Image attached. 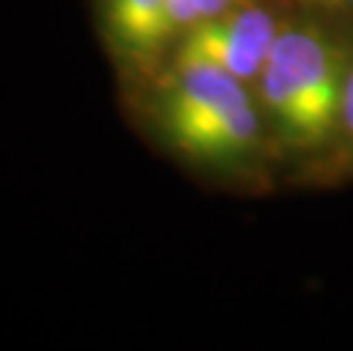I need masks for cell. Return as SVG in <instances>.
<instances>
[{"mask_svg":"<svg viewBox=\"0 0 353 351\" xmlns=\"http://www.w3.org/2000/svg\"><path fill=\"white\" fill-rule=\"evenodd\" d=\"M296 7L290 0H239L180 34L169 59L212 64L253 87Z\"/></svg>","mask_w":353,"mask_h":351,"instance_id":"3957f363","label":"cell"},{"mask_svg":"<svg viewBox=\"0 0 353 351\" xmlns=\"http://www.w3.org/2000/svg\"><path fill=\"white\" fill-rule=\"evenodd\" d=\"M89 14L117 92L151 78L169 59L176 39L169 0H89Z\"/></svg>","mask_w":353,"mask_h":351,"instance_id":"277c9868","label":"cell"},{"mask_svg":"<svg viewBox=\"0 0 353 351\" xmlns=\"http://www.w3.org/2000/svg\"><path fill=\"white\" fill-rule=\"evenodd\" d=\"M347 185H353V53L344 78L335 139L312 190H340Z\"/></svg>","mask_w":353,"mask_h":351,"instance_id":"5b68a950","label":"cell"},{"mask_svg":"<svg viewBox=\"0 0 353 351\" xmlns=\"http://www.w3.org/2000/svg\"><path fill=\"white\" fill-rule=\"evenodd\" d=\"M235 3H239V0H169V14H171V26H174L176 39L190 28L226 12Z\"/></svg>","mask_w":353,"mask_h":351,"instance_id":"8992f818","label":"cell"},{"mask_svg":"<svg viewBox=\"0 0 353 351\" xmlns=\"http://www.w3.org/2000/svg\"><path fill=\"white\" fill-rule=\"evenodd\" d=\"M117 99L130 128L205 190L244 199L283 190L258 99L239 78L196 59H167Z\"/></svg>","mask_w":353,"mask_h":351,"instance_id":"6da1fadb","label":"cell"},{"mask_svg":"<svg viewBox=\"0 0 353 351\" xmlns=\"http://www.w3.org/2000/svg\"><path fill=\"white\" fill-rule=\"evenodd\" d=\"M299 7H330V10H344V0H290Z\"/></svg>","mask_w":353,"mask_h":351,"instance_id":"52a82bcc","label":"cell"},{"mask_svg":"<svg viewBox=\"0 0 353 351\" xmlns=\"http://www.w3.org/2000/svg\"><path fill=\"white\" fill-rule=\"evenodd\" d=\"M351 53L353 19L347 12L296 7L255 78L283 188H314L335 139Z\"/></svg>","mask_w":353,"mask_h":351,"instance_id":"7a4b0ae2","label":"cell"},{"mask_svg":"<svg viewBox=\"0 0 353 351\" xmlns=\"http://www.w3.org/2000/svg\"><path fill=\"white\" fill-rule=\"evenodd\" d=\"M344 12L353 19V0H344Z\"/></svg>","mask_w":353,"mask_h":351,"instance_id":"ba28073f","label":"cell"}]
</instances>
